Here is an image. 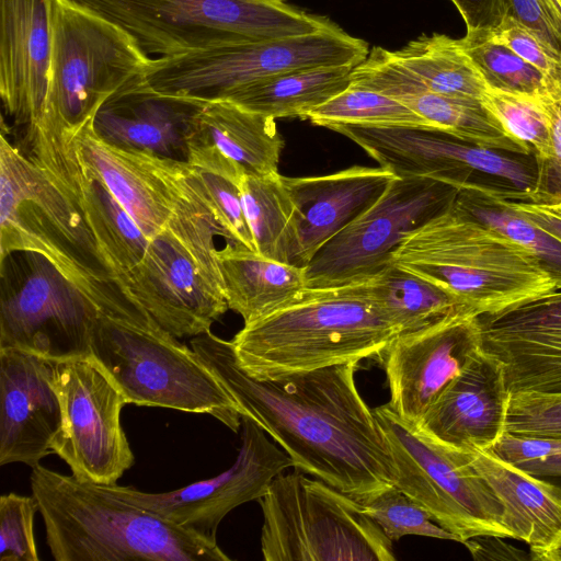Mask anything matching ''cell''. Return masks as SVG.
<instances>
[{
	"mask_svg": "<svg viewBox=\"0 0 561 561\" xmlns=\"http://www.w3.org/2000/svg\"><path fill=\"white\" fill-rule=\"evenodd\" d=\"M191 347L236 401L288 454L293 467L359 499L394 484L386 434L355 381L359 362L275 379L249 376L231 341L207 331Z\"/></svg>",
	"mask_w": 561,
	"mask_h": 561,
	"instance_id": "6da1fadb",
	"label": "cell"
},
{
	"mask_svg": "<svg viewBox=\"0 0 561 561\" xmlns=\"http://www.w3.org/2000/svg\"><path fill=\"white\" fill-rule=\"evenodd\" d=\"M0 257L42 254L101 314L142 327L159 325L121 286L77 202L1 133Z\"/></svg>",
	"mask_w": 561,
	"mask_h": 561,
	"instance_id": "7a4b0ae2",
	"label": "cell"
},
{
	"mask_svg": "<svg viewBox=\"0 0 561 561\" xmlns=\"http://www.w3.org/2000/svg\"><path fill=\"white\" fill-rule=\"evenodd\" d=\"M31 490L57 561H229L217 540L134 505L102 485L36 465Z\"/></svg>",
	"mask_w": 561,
	"mask_h": 561,
	"instance_id": "3957f363",
	"label": "cell"
},
{
	"mask_svg": "<svg viewBox=\"0 0 561 561\" xmlns=\"http://www.w3.org/2000/svg\"><path fill=\"white\" fill-rule=\"evenodd\" d=\"M390 262L444 289L478 316L543 295L560 278L539 256L462 210L454 199L407 234Z\"/></svg>",
	"mask_w": 561,
	"mask_h": 561,
	"instance_id": "277c9868",
	"label": "cell"
},
{
	"mask_svg": "<svg viewBox=\"0 0 561 561\" xmlns=\"http://www.w3.org/2000/svg\"><path fill=\"white\" fill-rule=\"evenodd\" d=\"M399 334L354 287L305 288L231 340L238 365L275 379L379 355Z\"/></svg>",
	"mask_w": 561,
	"mask_h": 561,
	"instance_id": "5b68a950",
	"label": "cell"
},
{
	"mask_svg": "<svg viewBox=\"0 0 561 561\" xmlns=\"http://www.w3.org/2000/svg\"><path fill=\"white\" fill-rule=\"evenodd\" d=\"M128 32L158 57L313 33L334 22L287 0H71Z\"/></svg>",
	"mask_w": 561,
	"mask_h": 561,
	"instance_id": "8992f818",
	"label": "cell"
},
{
	"mask_svg": "<svg viewBox=\"0 0 561 561\" xmlns=\"http://www.w3.org/2000/svg\"><path fill=\"white\" fill-rule=\"evenodd\" d=\"M90 347L128 404L208 414L234 433L240 430L242 415L232 397L192 347L159 325L100 314Z\"/></svg>",
	"mask_w": 561,
	"mask_h": 561,
	"instance_id": "52a82bcc",
	"label": "cell"
},
{
	"mask_svg": "<svg viewBox=\"0 0 561 561\" xmlns=\"http://www.w3.org/2000/svg\"><path fill=\"white\" fill-rule=\"evenodd\" d=\"M49 84L36 125L73 135L113 94L144 76L153 57L121 26L71 0H49Z\"/></svg>",
	"mask_w": 561,
	"mask_h": 561,
	"instance_id": "ba28073f",
	"label": "cell"
},
{
	"mask_svg": "<svg viewBox=\"0 0 561 561\" xmlns=\"http://www.w3.org/2000/svg\"><path fill=\"white\" fill-rule=\"evenodd\" d=\"M266 561H393L392 541L360 503L304 473H279L257 500Z\"/></svg>",
	"mask_w": 561,
	"mask_h": 561,
	"instance_id": "9c48e42d",
	"label": "cell"
},
{
	"mask_svg": "<svg viewBox=\"0 0 561 561\" xmlns=\"http://www.w3.org/2000/svg\"><path fill=\"white\" fill-rule=\"evenodd\" d=\"M368 44L336 23L313 33L249 41L191 54L152 58L145 73L156 92L213 102L251 82L320 66H357Z\"/></svg>",
	"mask_w": 561,
	"mask_h": 561,
	"instance_id": "30bf717a",
	"label": "cell"
},
{
	"mask_svg": "<svg viewBox=\"0 0 561 561\" xmlns=\"http://www.w3.org/2000/svg\"><path fill=\"white\" fill-rule=\"evenodd\" d=\"M374 411L391 449L399 490L461 543L476 537L513 539L502 522V504L473 467L470 450L432 440L388 404Z\"/></svg>",
	"mask_w": 561,
	"mask_h": 561,
	"instance_id": "8fae6325",
	"label": "cell"
},
{
	"mask_svg": "<svg viewBox=\"0 0 561 561\" xmlns=\"http://www.w3.org/2000/svg\"><path fill=\"white\" fill-rule=\"evenodd\" d=\"M0 348L58 362L91 356L101 314L50 261L32 251L0 257Z\"/></svg>",
	"mask_w": 561,
	"mask_h": 561,
	"instance_id": "7c38bea8",
	"label": "cell"
},
{
	"mask_svg": "<svg viewBox=\"0 0 561 561\" xmlns=\"http://www.w3.org/2000/svg\"><path fill=\"white\" fill-rule=\"evenodd\" d=\"M456 193L445 182L397 176L371 207L317 251L305 266L306 287H340L377 273L403 238L445 210Z\"/></svg>",
	"mask_w": 561,
	"mask_h": 561,
	"instance_id": "4fadbf2b",
	"label": "cell"
},
{
	"mask_svg": "<svg viewBox=\"0 0 561 561\" xmlns=\"http://www.w3.org/2000/svg\"><path fill=\"white\" fill-rule=\"evenodd\" d=\"M53 385L62 415L53 453L77 479L115 484L135 461L121 423L124 393L92 356L53 362Z\"/></svg>",
	"mask_w": 561,
	"mask_h": 561,
	"instance_id": "5bb4252c",
	"label": "cell"
},
{
	"mask_svg": "<svg viewBox=\"0 0 561 561\" xmlns=\"http://www.w3.org/2000/svg\"><path fill=\"white\" fill-rule=\"evenodd\" d=\"M241 427L236 461L214 478L163 493H148L117 483L102 486L180 527L216 540L217 528L229 512L261 499L272 481L293 467L288 454L276 447L255 422L242 416Z\"/></svg>",
	"mask_w": 561,
	"mask_h": 561,
	"instance_id": "9a60e30c",
	"label": "cell"
},
{
	"mask_svg": "<svg viewBox=\"0 0 561 561\" xmlns=\"http://www.w3.org/2000/svg\"><path fill=\"white\" fill-rule=\"evenodd\" d=\"M327 128L351 139L397 176H423L457 188L470 173L480 172L504 179L519 191L535 187L536 179L518 161L440 130L356 124Z\"/></svg>",
	"mask_w": 561,
	"mask_h": 561,
	"instance_id": "2e32d148",
	"label": "cell"
},
{
	"mask_svg": "<svg viewBox=\"0 0 561 561\" xmlns=\"http://www.w3.org/2000/svg\"><path fill=\"white\" fill-rule=\"evenodd\" d=\"M477 316L466 311L398 334L380 353L390 389L387 404L403 421L416 425L481 348Z\"/></svg>",
	"mask_w": 561,
	"mask_h": 561,
	"instance_id": "e0dca14e",
	"label": "cell"
},
{
	"mask_svg": "<svg viewBox=\"0 0 561 561\" xmlns=\"http://www.w3.org/2000/svg\"><path fill=\"white\" fill-rule=\"evenodd\" d=\"M123 286L161 329L178 339L210 331L229 309L224 294L167 227L149 239Z\"/></svg>",
	"mask_w": 561,
	"mask_h": 561,
	"instance_id": "ac0fdd59",
	"label": "cell"
},
{
	"mask_svg": "<svg viewBox=\"0 0 561 561\" xmlns=\"http://www.w3.org/2000/svg\"><path fill=\"white\" fill-rule=\"evenodd\" d=\"M476 322L481 348L502 363L511 393L561 396V276L552 290Z\"/></svg>",
	"mask_w": 561,
	"mask_h": 561,
	"instance_id": "d6986e66",
	"label": "cell"
},
{
	"mask_svg": "<svg viewBox=\"0 0 561 561\" xmlns=\"http://www.w3.org/2000/svg\"><path fill=\"white\" fill-rule=\"evenodd\" d=\"M61 421L53 360L0 348V465H38L53 453Z\"/></svg>",
	"mask_w": 561,
	"mask_h": 561,
	"instance_id": "ffe728a7",
	"label": "cell"
},
{
	"mask_svg": "<svg viewBox=\"0 0 561 561\" xmlns=\"http://www.w3.org/2000/svg\"><path fill=\"white\" fill-rule=\"evenodd\" d=\"M511 396L502 363L480 348L413 426L445 446L488 450L506 432Z\"/></svg>",
	"mask_w": 561,
	"mask_h": 561,
	"instance_id": "44dd1931",
	"label": "cell"
},
{
	"mask_svg": "<svg viewBox=\"0 0 561 561\" xmlns=\"http://www.w3.org/2000/svg\"><path fill=\"white\" fill-rule=\"evenodd\" d=\"M186 162L238 186L244 175L278 174L284 148L275 118L230 101L205 103L192 117Z\"/></svg>",
	"mask_w": 561,
	"mask_h": 561,
	"instance_id": "7402d4cb",
	"label": "cell"
},
{
	"mask_svg": "<svg viewBox=\"0 0 561 561\" xmlns=\"http://www.w3.org/2000/svg\"><path fill=\"white\" fill-rule=\"evenodd\" d=\"M50 59L49 0H0V96L18 126L43 116Z\"/></svg>",
	"mask_w": 561,
	"mask_h": 561,
	"instance_id": "603a6c76",
	"label": "cell"
},
{
	"mask_svg": "<svg viewBox=\"0 0 561 561\" xmlns=\"http://www.w3.org/2000/svg\"><path fill=\"white\" fill-rule=\"evenodd\" d=\"M204 104L158 93L144 75L100 107L93 127L101 138L117 147L186 162L190 122Z\"/></svg>",
	"mask_w": 561,
	"mask_h": 561,
	"instance_id": "cb8c5ba5",
	"label": "cell"
},
{
	"mask_svg": "<svg viewBox=\"0 0 561 561\" xmlns=\"http://www.w3.org/2000/svg\"><path fill=\"white\" fill-rule=\"evenodd\" d=\"M396 178L381 165H353L319 176H283L297 209L295 265L305 267L327 241L371 207Z\"/></svg>",
	"mask_w": 561,
	"mask_h": 561,
	"instance_id": "d4e9b609",
	"label": "cell"
},
{
	"mask_svg": "<svg viewBox=\"0 0 561 561\" xmlns=\"http://www.w3.org/2000/svg\"><path fill=\"white\" fill-rule=\"evenodd\" d=\"M70 137L81 164L101 180L149 239L165 228L171 216L169 194L142 152L107 142L95 131L93 121Z\"/></svg>",
	"mask_w": 561,
	"mask_h": 561,
	"instance_id": "484cf974",
	"label": "cell"
},
{
	"mask_svg": "<svg viewBox=\"0 0 561 561\" xmlns=\"http://www.w3.org/2000/svg\"><path fill=\"white\" fill-rule=\"evenodd\" d=\"M471 462L503 507V525L526 542L534 560L561 539V486L496 456L471 449Z\"/></svg>",
	"mask_w": 561,
	"mask_h": 561,
	"instance_id": "4316f807",
	"label": "cell"
},
{
	"mask_svg": "<svg viewBox=\"0 0 561 561\" xmlns=\"http://www.w3.org/2000/svg\"><path fill=\"white\" fill-rule=\"evenodd\" d=\"M229 309L244 324L278 310L306 288L305 267L282 263L238 242L216 252Z\"/></svg>",
	"mask_w": 561,
	"mask_h": 561,
	"instance_id": "83f0119b",
	"label": "cell"
},
{
	"mask_svg": "<svg viewBox=\"0 0 561 561\" xmlns=\"http://www.w3.org/2000/svg\"><path fill=\"white\" fill-rule=\"evenodd\" d=\"M142 153L169 194L171 216L165 227L191 253L206 278L224 294L215 239L221 237L227 241L228 237L207 204L187 162Z\"/></svg>",
	"mask_w": 561,
	"mask_h": 561,
	"instance_id": "f1b7e54d",
	"label": "cell"
},
{
	"mask_svg": "<svg viewBox=\"0 0 561 561\" xmlns=\"http://www.w3.org/2000/svg\"><path fill=\"white\" fill-rule=\"evenodd\" d=\"M352 285L399 334L425 329L457 313L476 312L438 286L391 262Z\"/></svg>",
	"mask_w": 561,
	"mask_h": 561,
	"instance_id": "f546056e",
	"label": "cell"
},
{
	"mask_svg": "<svg viewBox=\"0 0 561 561\" xmlns=\"http://www.w3.org/2000/svg\"><path fill=\"white\" fill-rule=\"evenodd\" d=\"M354 67L344 65L295 69L251 82L230 92L222 100L275 119H305L308 113L350 85V73Z\"/></svg>",
	"mask_w": 561,
	"mask_h": 561,
	"instance_id": "4dcf8cb0",
	"label": "cell"
},
{
	"mask_svg": "<svg viewBox=\"0 0 561 561\" xmlns=\"http://www.w3.org/2000/svg\"><path fill=\"white\" fill-rule=\"evenodd\" d=\"M239 190L255 251L265 257L295 265L297 209L283 175L247 174Z\"/></svg>",
	"mask_w": 561,
	"mask_h": 561,
	"instance_id": "1f68e13d",
	"label": "cell"
},
{
	"mask_svg": "<svg viewBox=\"0 0 561 561\" xmlns=\"http://www.w3.org/2000/svg\"><path fill=\"white\" fill-rule=\"evenodd\" d=\"M393 54L430 92L482 99L488 89L459 39L445 34H422Z\"/></svg>",
	"mask_w": 561,
	"mask_h": 561,
	"instance_id": "d6a6232c",
	"label": "cell"
},
{
	"mask_svg": "<svg viewBox=\"0 0 561 561\" xmlns=\"http://www.w3.org/2000/svg\"><path fill=\"white\" fill-rule=\"evenodd\" d=\"M401 102L428 121L435 129L462 141L486 149L526 154L507 136L481 99L423 91Z\"/></svg>",
	"mask_w": 561,
	"mask_h": 561,
	"instance_id": "836d02e7",
	"label": "cell"
},
{
	"mask_svg": "<svg viewBox=\"0 0 561 561\" xmlns=\"http://www.w3.org/2000/svg\"><path fill=\"white\" fill-rule=\"evenodd\" d=\"M459 42L489 89L554 100L545 76L491 32L467 33Z\"/></svg>",
	"mask_w": 561,
	"mask_h": 561,
	"instance_id": "e575fe53",
	"label": "cell"
},
{
	"mask_svg": "<svg viewBox=\"0 0 561 561\" xmlns=\"http://www.w3.org/2000/svg\"><path fill=\"white\" fill-rule=\"evenodd\" d=\"M305 119L322 127L334 124H356L435 129L428 121L401 101L351 84L308 113Z\"/></svg>",
	"mask_w": 561,
	"mask_h": 561,
	"instance_id": "d590c367",
	"label": "cell"
},
{
	"mask_svg": "<svg viewBox=\"0 0 561 561\" xmlns=\"http://www.w3.org/2000/svg\"><path fill=\"white\" fill-rule=\"evenodd\" d=\"M456 206L539 256L561 276V243L528 219L483 194L477 183L457 187Z\"/></svg>",
	"mask_w": 561,
	"mask_h": 561,
	"instance_id": "8d00e7d4",
	"label": "cell"
},
{
	"mask_svg": "<svg viewBox=\"0 0 561 561\" xmlns=\"http://www.w3.org/2000/svg\"><path fill=\"white\" fill-rule=\"evenodd\" d=\"M481 100L507 136L526 154L535 153L537 167L550 160L552 134L545 100L489 88Z\"/></svg>",
	"mask_w": 561,
	"mask_h": 561,
	"instance_id": "74e56055",
	"label": "cell"
},
{
	"mask_svg": "<svg viewBox=\"0 0 561 561\" xmlns=\"http://www.w3.org/2000/svg\"><path fill=\"white\" fill-rule=\"evenodd\" d=\"M356 500L391 541L409 535L458 541L394 484Z\"/></svg>",
	"mask_w": 561,
	"mask_h": 561,
	"instance_id": "f35d334b",
	"label": "cell"
},
{
	"mask_svg": "<svg viewBox=\"0 0 561 561\" xmlns=\"http://www.w3.org/2000/svg\"><path fill=\"white\" fill-rule=\"evenodd\" d=\"M38 511L33 495L16 493L0 497V561H38L34 517Z\"/></svg>",
	"mask_w": 561,
	"mask_h": 561,
	"instance_id": "ab89813d",
	"label": "cell"
},
{
	"mask_svg": "<svg viewBox=\"0 0 561 561\" xmlns=\"http://www.w3.org/2000/svg\"><path fill=\"white\" fill-rule=\"evenodd\" d=\"M187 164L207 204L227 233L226 242H238L255 250L245 220L239 186L218 174Z\"/></svg>",
	"mask_w": 561,
	"mask_h": 561,
	"instance_id": "60d3db41",
	"label": "cell"
},
{
	"mask_svg": "<svg viewBox=\"0 0 561 561\" xmlns=\"http://www.w3.org/2000/svg\"><path fill=\"white\" fill-rule=\"evenodd\" d=\"M506 433L561 439V396L512 393Z\"/></svg>",
	"mask_w": 561,
	"mask_h": 561,
	"instance_id": "b9f144b4",
	"label": "cell"
},
{
	"mask_svg": "<svg viewBox=\"0 0 561 561\" xmlns=\"http://www.w3.org/2000/svg\"><path fill=\"white\" fill-rule=\"evenodd\" d=\"M491 35L539 70L552 89L553 102L561 103V53L559 50L507 16Z\"/></svg>",
	"mask_w": 561,
	"mask_h": 561,
	"instance_id": "7bdbcfd3",
	"label": "cell"
},
{
	"mask_svg": "<svg viewBox=\"0 0 561 561\" xmlns=\"http://www.w3.org/2000/svg\"><path fill=\"white\" fill-rule=\"evenodd\" d=\"M506 16L561 53V8L556 0H506Z\"/></svg>",
	"mask_w": 561,
	"mask_h": 561,
	"instance_id": "ee69618b",
	"label": "cell"
},
{
	"mask_svg": "<svg viewBox=\"0 0 561 561\" xmlns=\"http://www.w3.org/2000/svg\"><path fill=\"white\" fill-rule=\"evenodd\" d=\"M479 190L497 203L522 215L541 231L561 243V215L526 197L522 191H502L478 184Z\"/></svg>",
	"mask_w": 561,
	"mask_h": 561,
	"instance_id": "f6af8a7d",
	"label": "cell"
},
{
	"mask_svg": "<svg viewBox=\"0 0 561 561\" xmlns=\"http://www.w3.org/2000/svg\"><path fill=\"white\" fill-rule=\"evenodd\" d=\"M488 450L519 467L529 461L561 454V439L517 436L505 432L502 438Z\"/></svg>",
	"mask_w": 561,
	"mask_h": 561,
	"instance_id": "bcb514c9",
	"label": "cell"
},
{
	"mask_svg": "<svg viewBox=\"0 0 561 561\" xmlns=\"http://www.w3.org/2000/svg\"><path fill=\"white\" fill-rule=\"evenodd\" d=\"M551 122L552 154L548 162L538 167L535 187L530 192L549 195L561 194V104L545 100Z\"/></svg>",
	"mask_w": 561,
	"mask_h": 561,
	"instance_id": "7dc6e473",
	"label": "cell"
},
{
	"mask_svg": "<svg viewBox=\"0 0 561 561\" xmlns=\"http://www.w3.org/2000/svg\"><path fill=\"white\" fill-rule=\"evenodd\" d=\"M461 14L467 33L494 32L506 18V0H450Z\"/></svg>",
	"mask_w": 561,
	"mask_h": 561,
	"instance_id": "c3c4849f",
	"label": "cell"
},
{
	"mask_svg": "<svg viewBox=\"0 0 561 561\" xmlns=\"http://www.w3.org/2000/svg\"><path fill=\"white\" fill-rule=\"evenodd\" d=\"M519 468L561 486V454L550 456L541 460L526 462Z\"/></svg>",
	"mask_w": 561,
	"mask_h": 561,
	"instance_id": "681fc988",
	"label": "cell"
},
{
	"mask_svg": "<svg viewBox=\"0 0 561 561\" xmlns=\"http://www.w3.org/2000/svg\"><path fill=\"white\" fill-rule=\"evenodd\" d=\"M526 197L542 204L545 207L561 215V194L549 195L543 193L524 192Z\"/></svg>",
	"mask_w": 561,
	"mask_h": 561,
	"instance_id": "f907efd6",
	"label": "cell"
},
{
	"mask_svg": "<svg viewBox=\"0 0 561 561\" xmlns=\"http://www.w3.org/2000/svg\"><path fill=\"white\" fill-rule=\"evenodd\" d=\"M534 560L561 561V539L552 548L538 554Z\"/></svg>",
	"mask_w": 561,
	"mask_h": 561,
	"instance_id": "816d5d0a",
	"label": "cell"
},
{
	"mask_svg": "<svg viewBox=\"0 0 561 561\" xmlns=\"http://www.w3.org/2000/svg\"><path fill=\"white\" fill-rule=\"evenodd\" d=\"M559 4V7L561 8V0H556Z\"/></svg>",
	"mask_w": 561,
	"mask_h": 561,
	"instance_id": "f5cc1de1",
	"label": "cell"
}]
</instances>
